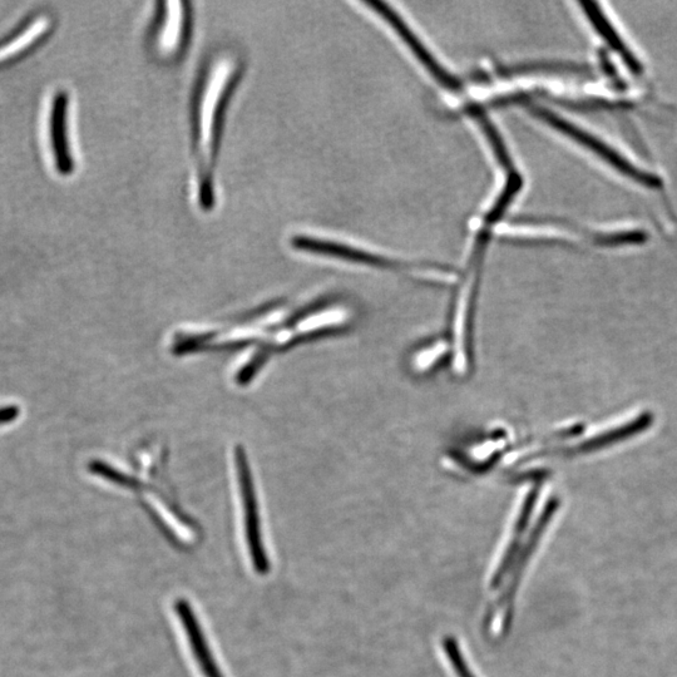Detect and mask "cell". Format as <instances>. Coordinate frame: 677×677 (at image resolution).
Listing matches in <instances>:
<instances>
[{
	"instance_id": "1",
	"label": "cell",
	"mask_w": 677,
	"mask_h": 677,
	"mask_svg": "<svg viewBox=\"0 0 677 677\" xmlns=\"http://www.w3.org/2000/svg\"><path fill=\"white\" fill-rule=\"evenodd\" d=\"M240 78L234 57L211 59L201 73L192 102V137L197 170V200L204 210L215 205V166L227 103Z\"/></svg>"
},
{
	"instance_id": "2",
	"label": "cell",
	"mask_w": 677,
	"mask_h": 677,
	"mask_svg": "<svg viewBox=\"0 0 677 677\" xmlns=\"http://www.w3.org/2000/svg\"><path fill=\"white\" fill-rule=\"evenodd\" d=\"M161 9L153 19L150 32L152 52L162 61L170 62L182 56L191 36V9L189 3H160Z\"/></svg>"
},
{
	"instance_id": "3",
	"label": "cell",
	"mask_w": 677,
	"mask_h": 677,
	"mask_svg": "<svg viewBox=\"0 0 677 677\" xmlns=\"http://www.w3.org/2000/svg\"><path fill=\"white\" fill-rule=\"evenodd\" d=\"M241 496L244 504L245 527L247 546H249L252 563L260 575H266L270 570V562L266 555L263 537H261L258 501L252 486L249 469L245 463L240 468Z\"/></svg>"
},
{
	"instance_id": "4",
	"label": "cell",
	"mask_w": 677,
	"mask_h": 677,
	"mask_svg": "<svg viewBox=\"0 0 677 677\" xmlns=\"http://www.w3.org/2000/svg\"><path fill=\"white\" fill-rule=\"evenodd\" d=\"M68 106L69 100L66 92H59L54 96L49 118V140H51L54 165L62 175H71L74 162L69 145L68 135Z\"/></svg>"
},
{
	"instance_id": "5",
	"label": "cell",
	"mask_w": 677,
	"mask_h": 677,
	"mask_svg": "<svg viewBox=\"0 0 677 677\" xmlns=\"http://www.w3.org/2000/svg\"><path fill=\"white\" fill-rule=\"evenodd\" d=\"M175 609L180 617L182 626H184L187 639L190 641L192 654H194L202 674L205 677H224L221 674L219 666L216 664L214 655H212L210 646L205 639L204 632H202L199 620H197V616H195L189 602L179 600Z\"/></svg>"
},
{
	"instance_id": "6",
	"label": "cell",
	"mask_w": 677,
	"mask_h": 677,
	"mask_svg": "<svg viewBox=\"0 0 677 677\" xmlns=\"http://www.w3.org/2000/svg\"><path fill=\"white\" fill-rule=\"evenodd\" d=\"M535 111L537 115L542 118V120L550 123V125L557 128V130L565 132L566 135L575 138V140L582 143V145H585L586 147L591 148L592 151L599 153L601 157L606 158L607 161L611 162L612 165L616 166L617 168H620V170L626 172L627 175L634 177L637 176V179H639V175H636L634 168L626 165L624 158L616 155L614 150L606 147L604 143H601L599 140H596V138L587 135V133L582 132L581 130H578V128L575 126H572L570 123L561 120V118L552 115L550 112L540 110V108H538V110L536 108Z\"/></svg>"
},
{
	"instance_id": "7",
	"label": "cell",
	"mask_w": 677,
	"mask_h": 677,
	"mask_svg": "<svg viewBox=\"0 0 677 677\" xmlns=\"http://www.w3.org/2000/svg\"><path fill=\"white\" fill-rule=\"evenodd\" d=\"M443 650L446 652L449 662L456 672L458 677H476L471 670V667L464 660L461 647L454 637L448 636L443 639Z\"/></svg>"
},
{
	"instance_id": "8",
	"label": "cell",
	"mask_w": 677,
	"mask_h": 677,
	"mask_svg": "<svg viewBox=\"0 0 677 677\" xmlns=\"http://www.w3.org/2000/svg\"><path fill=\"white\" fill-rule=\"evenodd\" d=\"M19 415H21V408L18 405H2L0 407V427L16 422Z\"/></svg>"
}]
</instances>
